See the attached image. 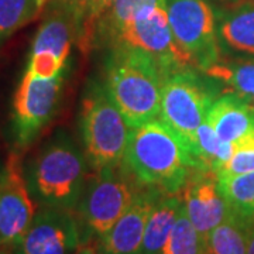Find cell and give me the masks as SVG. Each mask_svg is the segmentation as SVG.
<instances>
[{"mask_svg": "<svg viewBox=\"0 0 254 254\" xmlns=\"http://www.w3.org/2000/svg\"><path fill=\"white\" fill-rule=\"evenodd\" d=\"M155 7H167V0H109L92 24V38L108 41L125 23L134 20Z\"/></svg>", "mask_w": 254, "mask_h": 254, "instance_id": "cell-19", "label": "cell"}, {"mask_svg": "<svg viewBox=\"0 0 254 254\" xmlns=\"http://www.w3.org/2000/svg\"><path fill=\"white\" fill-rule=\"evenodd\" d=\"M128 127L105 86L93 83L82 100L81 130L86 160L95 171L123 163L130 136Z\"/></svg>", "mask_w": 254, "mask_h": 254, "instance_id": "cell-5", "label": "cell"}, {"mask_svg": "<svg viewBox=\"0 0 254 254\" xmlns=\"http://www.w3.org/2000/svg\"><path fill=\"white\" fill-rule=\"evenodd\" d=\"M206 122L223 141L235 145L254 134V108L232 93L213 100Z\"/></svg>", "mask_w": 254, "mask_h": 254, "instance_id": "cell-15", "label": "cell"}, {"mask_svg": "<svg viewBox=\"0 0 254 254\" xmlns=\"http://www.w3.org/2000/svg\"><path fill=\"white\" fill-rule=\"evenodd\" d=\"M181 195L190 223L205 240L215 227L233 213L220 192L218 174L212 170L192 168Z\"/></svg>", "mask_w": 254, "mask_h": 254, "instance_id": "cell-13", "label": "cell"}, {"mask_svg": "<svg viewBox=\"0 0 254 254\" xmlns=\"http://www.w3.org/2000/svg\"><path fill=\"white\" fill-rule=\"evenodd\" d=\"M164 192L145 187L138 190L130 208L120 216L109 232L102 239L105 254H141L143 239L150 213L155 202Z\"/></svg>", "mask_w": 254, "mask_h": 254, "instance_id": "cell-14", "label": "cell"}, {"mask_svg": "<svg viewBox=\"0 0 254 254\" xmlns=\"http://www.w3.org/2000/svg\"><path fill=\"white\" fill-rule=\"evenodd\" d=\"M86 240L73 210L43 206L34 216L16 254H73Z\"/></svg>", "mask_w": 254, "mask_h": 254, "instance_id": "cell-12", "label": "cell"}, {"mask_svg": "<svg viewBox=\"0 0 254 254\" xmlns=\"http://www.w3.org/2000/svg\"><path fill=\"white\" fill-rule=\"evenodd\" d=\"M102 254H105V253H103V252H102Z\"/></svg>", "mask_w": 254, "mask_h": 254, "instance_id": "cell-30", "label": "cell"}, {"mask_svg": "<svg viewBox=\"0 0 254 254\" xmlns=\"http://www.w3.org/2000/svg\"><path fill=\"white\" fill-rule=\"evenodd\" d=\"M235 153V145L223 141L216 134L208 122L205 120L198 128L196 134V147H195V160L198 168L212 170L218 173L219 170L232 158Z\"/></svg>", "mask_w": 254, "mask_h": 254, "instance_id": "cell-21", "label": "cell"}, {"mask_svg": "<svg viewBox=\"0 0 254 254\" xmlns=\"http://www.w3.org/2000/svg\"><path fill=\"white\" fill-rule=\"evenodd\" d=\"M254 222L232 213L206 239L208 254H247L250 229Z\"/></svg>", "mask_w": 254, "mask_h": 254, "instance_id": "cell-20", "label": "cell"}, {"mask_svg": "<svg viewBox=\"0 0 254 254\" xmlns=\"http://www.w3.org/2000/svg\"><path fill=\"white\" fill-rule=\"evenodd\" d=\"M216 1H220V3H239L240 0H216Z\"/></svg>", "mask_w": 254, "mask_h": 254, "instance_id": "cell-27", "label": "cell"}, {"mask_svg": "<svg viewBox=\"0 0 254 254\" xmlns=\"http://www.w3.org/2000/svg\"><path fill=\"white\" fill-rule=\"evenodd\" d=\"M28 188L43 206L73 210L88 180V164L69 137L58 134L30 164Z\"/></svg>", "mask_w": 254, "mask_h": 254, "instance_id": "cell-3", "label": "cell"}, {"mask_svg": "<svg viewBox=\"0 0 254 254\" xmlns=\"http://www.w3.org/2000/svg\"><path fill=\"white\" fill-rule=\"evenodd\" d=\"M51 0H0V43L36 20Z\"/></svg>", "mask_w": 254, "mask_h": 254, "instance_id": "cell-23", "label": "cell"}, {"mask_svg": "<svg viewBox=\"0 0 254 254\" xmlns=\"http://www.w3.org/2000/svg\"><path fill=\"white\" fill-rule=\"evenodd\" d=\"M203 73L212 82L223 86L225 93H232L254 108V60H223L209 66Z\"/></svg>", "mask_w": 254, "mask_h": 254, "instance_id": "cell-18", "label": "cell"}, {"mask_svg": "<svg viewBox=\"0 0 254 254\" xmlns=\"http://www.w3.org/2000/svg\"><path fill=\"white\" fill-rule=\"evenodd\" d=\"M36 213V203L23 171L21 158L17 153H10L0 171V245L16 247Z\"/></svg>", "mask_w": 254, "mask_h": 254, "instance_id": "cell-11", "label": "cell"}, {"mask_svg": "<svg viewBox=\"0 0 254 254\" xmlns=\"http://www.w3.org/2000/svg\"><path fill=\"white\" fill-rule=\"evenodd\" d=\"M216 16L220 50L254 58V1L235 3Z\"/></svg>", "mask_w": 254, "mask_h": 254, "instance_id": "cell-16", "label": "cell"}, {"mask_svg": "<svg viewBox=\"0 0 254 254\" xmlns=\"http://www.w3.org/2000/svg\"><path fill=\"white\" fill-rule=\"evenodd\" d=\"M0 254H3L1 253V245H0Z\"/></svg>", "mask_w": 254, "mask_h": 254, "instance_id": "cell-29", "label": "cell"}, {"mask_svg": "<svg viewBox=\"0 0 254 254\" xmlns=\"http://www.w3.org/2000/svg\"><path fill=\"white\" fill-rule=\"evenodd\" d=\"M167 13L175 43L195 69L203 72L218 63V16L209 1L167 0Z\"/></svg>", "mask_w": 254, "mask_h": 254, "instance_id": "cell-8", "label": "cell"}, {"mask_svg": "<svg viewBox=\"0 0 254 254\" xmlns=\"http://www.w3.org/2000/svg\"><path fill=\"white\" fill-rule=\"evenodd\" d=\"M247 254H254V223L250 229L249 235V243H247Z\"/></svg>", "mask_w": 254, "mask_h": 254, "instance_id": "cell-26", "label": "cell"}, {"mask_svg": "<svg viewBox=\"0 0 254 254\" xmlns=\"http://www.w3.org/2000/svg\"><path fill=\"white\" fill-rule=\"evenodd\" d=\"M0 171H1V170H0Z\"/></svg>", "mask_w": 254, "mask_h": 254, "instance_id": "cell-31", "label": "cell"}, {"mask_svg": "<svg viewBox=\"0 0 254 254\" xmlns=\"http://www.w3.org/2000/svg\"><path fill=\"white\" fill-rule=\"evenodd\" d=\"M193 69V66H181L164 73L160 110V120L187 144L192 155L198 128L206 120L215 100L213 89Z\"/></svg>", "mask_w": 254, "mask_h": 254, "instance_id": "cell-6", "label": "cell"}, {"mask_svg": "<svg viewBox=\"0 0 254 254\" xmlns=\"http://www.w3.org/2000/svg\"><path fill=\"white\" fill-rule=\"evenodd\" d=\"M131 173L122 163L118 167L96 170V174L86 180L76 216L88 233L103 237L120 216L130 208L137 195Z\"/></svg>", "mask_w": 254, "mask_h": 254, "instance_id": "cell-7", "label": "cell"}, {"mask_svg": "<svg viewBox=\"0 0 254 254\" xmlns=\"http://www.w3.org/2000/svg\"><path fill=\"white\" fill-rule=\"evenodd\" d=\"M64 75L65 72L50 79L37 78L28 71L23 75L11 112L13 133L20 148L31 144L54 119L63 95Z\"/></svg>", "mask_w": 254, "mask_h": 254, "instance_id": "cell-9", "label": "cell"}, {"mask_svg": "<svg viewBox=\"0 0 254 254\" xmlns=\"http://www.w3.org/2000/svg\"><path fill=\"white\" fill-rule=\"evenodd\" d=\"M184 206L181 192L163 193L150 213L143 239L141 254H161Z\"/></svg>", "mask_w": 254, "mask_h": 254, "instance_id": "cell-17", "label": "cell"}, {"mask_svg": "<svg viewBox=\"0 0 254 254\" xmlns=\"http://www.w3.org/2000/svg\"><path fill=\"white\" fill-rule=\"evenodd\" d=\"M123 164L138 184L164 193L181 192L198 168L187 144L160 119L130 128Z\"/></svg>", "mask_w": 254, "mask_h": 254, "instance_id": "cell-1", "label": "cell"}, {"mask_svg": "<svg viewBox=\"0 0 254 254\" xmlns=\"http://www.w3.org/2000/svg\"><path fill=\"white\" fill-rule=\"evenodd\" d=\"M164 73L151 55L113 46L106 61L105 89L130 127L160 119Z\"/></svg>", "mask_w": 254, "mask_h": 254, "instance_id": "cell-2", "label": "cell"}, {"mask_svg": "<svg viewBox=\"0 0 254 254\" xmlns=\"http://www.w3.org/2000/svg\"><path fill=\"white\" fill-rule=\"evenodd\" d=\"M73 254H102L99 253L98 247L95 245H92L91 242H85L83 245H81V247L75 252Z\"/></svg>", "mask_w": 254, "mask_h": 254, "instance_id": "cell-25", "label": "cell"}, {"mask_svg": "<svg viewBox=\"0 0 254 254\" xmlns=\"http://www.w3.org/2000/svg\"><path fill=\"white\" fill-rule=\"evenodd\" d=\"M65 1H73V3H88L89 0H65Z\"/></svg>", "mask_w": 254, "mask_h": 254, "instance_id": "cell-28", "label": "cell"}, {"mask_svg": "<svg viewBox=\"0 0 254 254\" xmlns=\"http://www.w3.org/2000/svg\"><path fill=\"white\" fill-rule=\"evenodd\" d=\"M161 254H208L206 240L190 223L184 206Z\"/></svg>", "mask_w": 254, "mask_h": 254, "instance_id": "cell-24", "label": "cell"}, {"mask_svg": "<svg viewBox=\"0 0 254 254\" xmlns=\"http://www.w3.org/2000/svg\"><path fill=\"white\" fill-rule=\"evenodd\" d=\"M89 3L51 0V7L37 30L27 69L37 78L50 79L66 71L71 47L82 36Z\"/></svg>", "mask_w": 254, "mask_h": 254, "instance_id": "cell-4", "label": "cell"}, {"mask_svg": "<svg viewBox=\"0 0 254 254\" xmlns=\"http://www.w3.org/2000/svg\"><path fill=\"white\" fill-rule=\"evenodd\" d=\"M219 188L232 210L254 222V171L236 175H218Z\"/></svg>", "mask_w": 254, "mask_h": 254, "instance_id": "cell-22", "label": "cell"}, {"mask_svg": "<svg viewBox=\"0 0 254 254\" xmlns=\"http://www.w3.org/2000/svg\"><path fill=\"white\" fill-rule=\"evenodd\" d=\"M108 43L144 51L157 61L163 73L181 66H192L188 57L175 43L167 7H155L127 21L110 36Z\"/></svg>", "mask_w": 254, "mask_h": 254, "instance_id": "cell-10", "label": "cell"}]
</instances>
